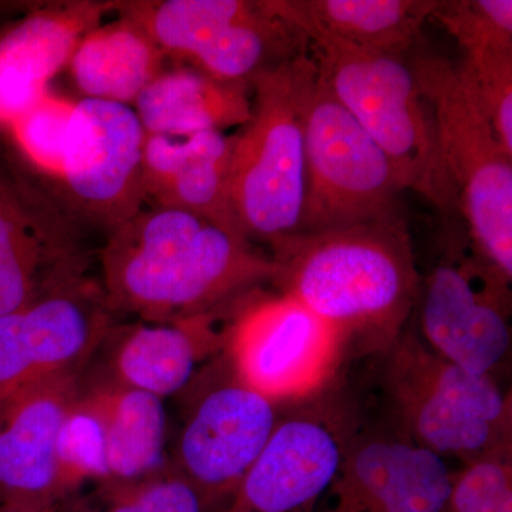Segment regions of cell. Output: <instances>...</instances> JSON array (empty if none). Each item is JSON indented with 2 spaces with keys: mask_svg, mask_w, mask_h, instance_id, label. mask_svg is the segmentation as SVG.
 Returning <instances> with one entry per match:
<instances>
[{
  "mask_svg": "<svg viewBox=\"0 0 512 512\" xmlns=\"http://www.w3.org/2000/svg\"><path fill=\"white\" fill-rule=\"evenodd\" d=\"M101 266L111 311L148 323L220 311L276 276L272 256L238 229L151 205L110 232Z\"/></svg>",
  "mask_w": 512,
  "mask_h": 512,
  "instance_id": "cell-1",
  "label": "cell"
},
{
  "mask_svg": "<svg viewBox=\"0 0 512 512\" xmlns=\"http://www.w3.org/2000/svg\"><path fill=\"white\" fill-rule=\"evenodd\" d=\"M275 284L335 330L346 350H389L419 299L402 220L296 234L271 248Z\"/></svg>",
  "mask_w": 512,
  "mask_h": 512,
  "instance_id": "cell-2",
  "label": "cell"
},
{
  "mask_svg": "<svg viewBox=\"0 0 512 512\" xmlns=\"http://www.w3.org/2000/svg\"><path fill=\"white\" fill-rule=\"evenodd\" d=\"M318 76L308 47L252 80L251 117L234 134L229 191L242 234L269 248L298 234L305 197V117Z\"/></svg>",
  "mask_w": 512,
  "mask_h": 512,
  "instance_id": "cell-3",
  "label": "cell"
},
{
  "mask_svg": "<svg viewBox=\"0 0 512 512\" xmlns=\"http://www.w3.org/2000/svg\"><path fill=\"white\" fill-rule=\"evenodd\" d=\"M319 76L389 158L403 190L423 195L441 212L460 211L441 158L436 123L407 56L309 36Z\"/></svg>",
  "mask_w": 512,
  "mask_h": 512,
  "instance_id": "cell-4",
  "label": "cell"
},
{
  "mask_svg": "<svg viewBox=\"0 0 512 512\" xmlns=\"http://www.w3.org/2000/svg\"><path fill=\"white\" fill-rule=\"evenodd\" d=\"M436 123L441 158L456 188L478 261L511 284L512 156L504 150L461 62L407 55Z\"/></svg>",
  "mask_w": 512,
  "mask_h": 512,
  "instance_id": "cell-5",
  "label": "cell"
},
{
  "mask_svg": "<svg viewBox=\"0 0 512 512\" xmlns=\"http://www.w3.org/2000/svg\"><path fill=\"white\" fill-rule=\"evenodd\" d=\"M387 353L384 387L403 436L466 464L511 454V397L493 376L461 369L404 333Z\"/></svg>",
  "mask_w": 512,
  "mask_h": 512,
  "instance_id": "cell-6",
  "label": "cell"
},
{
  "mask_svg": "<svg viewBox=\"0 0 512 512\" xmlns=\"http://www.w3.org/2000/svg\"><path fill=\"white\" fill-rule=\"evenodd\" d=\"M119 6L165 56L221 80L251 86L259 74L292 59L308 40L262 0H164Z\"/></svg>",
  "mask_w": 512,
  "mask_h": 512,
  "instance_id": "cell-7",
  "label": "cell"
},
{
  "mask_svg": "<svg viewBox=\"0 0 512 512\" xmlns=\"http://www.w3.org/2000/svg\"><path fill=\"white\" fill-rule=\"evenodd\" d=\"M392 163L316 76L305 117V197L298 234L400 221Z\"/></svg>",
  "mask_w": 512,
  "mask_h": 512,
  "instance_id": "cell-8",
  "label": "cell"
},
{
  "mask_svg": "<svg viewBox=\"0 0 512 512\" xmlns=\"http://www.w3.org/2000/svg\"><path fill=\"white\" fill-rule=\"evenodd\" d=\"M225 348L239 382L278 406L318 399L346 353L335 330L284 293L241 308Z\"/></svg>",
  "mask_w": 512,
  "mask_h": 512,
  "instance_id": "cell-9",
  "label": "cell"
},
{
  "mask_svg": "<svg viewBox=\"0 0 512 512\" xmlns=\"http://www.w3.org/2000/svg\"><path fill=\"white\" fill-rule=\"evenodd\" d=\"M146 138L133 106L74 103L57 174L74 220L110 234L143 210Z\"/></svg>",
  "mask_w": 512,
  "mask_h": 512,
  "instance_id": "cell-10",
  "label": "cell"
},
{
  "mask_svg": "<svg viewBox=\"0 0 512 512\" xmlns=\"http://www.w3.org/2000/svg\"><path fill=\"white\" fill-rule=\"evenodd\" d=\"M111 312L103 288L82 276L0 316V403L77 375L110 335Z\"/></svg>",
  "mask_w": 512,
  "mask_h": 512,
  "instance_id": "cell-11",
  "label": "cell"
},
{
  "mask_svg": "<svg viewBox=\"0 0 512 512\" xmlns=\"http://www.w3.org/2000/svg\"><path fill=\"white\" fill-rule=\"evenodd\" d=\"M355 436L342 407L315 399L292 410L220 512H312Z\"/></svg>",
  "mask_w": 512,
  "mask_h": 512,
  "instance_id": "cell-12",
  "label": "cell"
},
{
  "mask_svg": "<svg viewBox=\"0 0 512 512\" xmlns=\"http://www.w3.org/2000/svg\"><path fill=\"white\" fill-rule=\"evenodd\" d=\"M508 285L460 249L447 252L424 282L421 340L461 369L493 375L511 346Z\"/></svg>",
  "mask_w": 512,
  "mask_h": 512,
  "instance_id": "cell-13",
  "label": "cell"
},
{
  "mask_svg": "<svg viewBox=\"0 0 512 512\" xmlns=\"http://www.w3.org/2000/svg\"><path fill=\"white\" fill-rule=\"evenodd\" d=\"M76 220L0 164V316L82 278Z\"/></svg>",
  "mask_w": 512,
  "mask_h": 512,
  "instance_id": "cell-14",
  "label": "cell"
},
{
  "mask_svg": "<svg viewBox=\"0 0 512 512\" xmlns=\"http://www.w3.org/2000/svg\"><path fill=\"white\" fill-rule=\"evenodd\" d=\"M281 420L279 406L232 375L192 410L181 433V478L200 495L205 510L225 504Z\"/></svg>",
  "mask_w": 512,
  "mask_h": 512,
  "instance_id": "cell-15",
  "label": "cell"
},
{
  "mask_svg": "<svg viewBox=\"0 0 512 512\" xmlns=\"http://www.w3.org/2000/svg\"><path fill=\"white\" fill-rule=\"evenodd\" d=\"M453 476L446 458L400 431L355 436L319 512H443Z\"/></svg>",
  "mask_w": 512,
  "mask_h": 512,
  "instance_id": "cell-16",
  "label": "cell"
},
{
  "mask_svg": "<svg viewBox=\"0 0 512 512\" xmlns=\"http://www.w3.org/2000/svg\"><path fill=\"white\" fill-rule=\"evenodd\" d=\"M77 399V375H66L0 403L3 510L46 512L63 493L57 447L64 420Z\"/></svg>",
  "mask_w": 512,
  "mask_h": 512,
  "instance_id": "cell-17",
  "label": "cell"
},
{
  "mask_svg": "<svg viewBox=\"0 0 512 512\" xmlns=\"http://www.w3.org/2000/svg\"><path fill=\"white\" fill-rule=\"evenodd\" d=\"M109 8L69 3L37 12L0 40V124L12 126L49 93L50 80L72 59Z\"/></svg>",
  "mask_w": 512,
  "mask_h": 512,
  "instance_id": "cell-18",
  "label": "cell"
},
{
  "mask_svg": "<svg viewBox=\"0 0 512 512\" xmlns=\"http://www.w3.org/2000/svg\"><path fill=\"white\" fill-rule=\"evenodd\" d=\"M232 147L234 134L222 131L187 137L147 136L146 204L192 212L241 231L229 191Z\"/></svg>",
  "mask_w": 512,
  "mask_h": 512,
  "instance_id": "cell-19",
  "label": "cell"
},
{
  "mask_svg": "<svg viewBox=\"0 0 512 512\" xmlns=\"http://www.w3.org/2000/svg\"><path fill=\"white\" fill-rule=\"evenodd\" d=\"M439 0H262L268 12L303 37L407 56Z\"/></svg>",
  "mask_w": 512,
  "mask_h": 512,
  "instance_id": "cell-20",
  "label": "cell"
},
{
  "mask_svg": "<svg viewBox=\"0 0 512 512\" xmlns=\"http://www.w3.org/2000/svg\"><path fill=\"white\" fill-rule=\"evenodd\" d=\"M218 311L170 323H148L120 336L111 359L117 386L163 397L190 382L198 362L227 345L229 328L215 329Z\"/></svg>",
  "mask_w": 512,
  "mask_h": 512,
  "instance_id": "cell-21",
  "label": "cell"
},
{
  "mask_svg": "<svg viewBox=\"0 0 512 512\" xmlns=\"http://www.w3.org/2000/svg\"><path fill=\"white\" fill-rule=\"evenodd\" d=\"M241 83L221 82L194 67L160 73L134 101L147 136L187 137L244 126L251 117V99Z\"/></svg>",
  "mask_w": 512,
  "mask_h": 512,
  "instance_id": "cell-22",
  "label": "cell"
},
{
  "mask_svg": "<svg viewBox=\"0 0 512 512\" xmlns=\"http://www.w3.org/2000/svg\"><path fill=\"white\" fill-rule=\"evenodd\" d=\"M164 59L160 47L140 26L121 16L90 30L69 63L84 97L133 106L163 70Z\"/></svg>",
  "mask_w": 512,
  "mask_h": 512,
  "instance_id": "cell-23",
  "label": "cell"
},
{
  "mask_svg": "<svg viewBox=\"0 0 512 512\" xmlns=\"http://www.w3.org/2000/svg\"><path fill=\"white\" fill-rule=\"evenodd\" d=\"M80 402L96 416L103 430L109 477L134 480L161 467L167 431L163 399L111 384Z\"/></svg>",
  "mask_w": 512,
  "mask_h": 512,
  "instance_id": "cell-24",
  "label": "cell"
},
{
  "mask_svg": "<svg viewBox=\"0 0 512 512\" xmlns=\"http://www.w3.org/2000/svg\"><path fill=\"white\" fill-rule=\"evenodd\" d=\"M431 19L456 39L463 59L512 53L511 0H439Z\"/></svg>",
  "mask_w": 512,
  "mask_h": 512,
  "instance_id": "cell-25",
  "label": "cell"
},
{
  "mask_svg": "<svg viewBox=\"0 0 512 512\" xmlns=\"http://www.w3.org/2000/svg\"><path fill=\"white\" fill-rule=\"evenodd\" d=\"M443 512H512L511 454L480 458L454 474Z\"/></svg>",
  "mask_w": 512,
  "mask_h": 512,
  "instance_id": "cell-26",
  "label": "cell"
},
{
  "mask_svg": "<svg viewBox=\"0 0 512 512\" xmlns=\"http://www.w3.org/2000/svg\"><path fill=\"white\" fill-rule=\"evenodd\" d=\"M57 456L62 491L86 478H109L103 430L96 416L80 402V397L64 420Z\"/></svg>",
  "mask_w": 512,
  "mask_h": 512,
  "instance_id": "cell-27",
  "label": "cell"
},
{
  "mask_svg": "<svg viewBox=\"0 0 512 512\" xmlns=\"http://www.w3.org/2000/svg\"><path fill=\"white\" fill-rule=\"evenodd\" d=\"M74 103L62 97H43L10 128L22 153L40 170L57 177L60 157Z\"/></svg>",
  "mask_w": 512,
  "mask_h": 512,
  "instance_id": "cell-28",
  "label": "cell"
},
{
  "mask_svg": "<svg viewBox=\"0 0 512 512\" xmlns=\"http://www.w3.org/2000/svg\"><path fill=\"white\" fill-rule=\"evenodd\" d=\"M501 146L512 156V53L461 60Z\"/></svg>",
  "mask_w": 512,
  "mask_h": 512,
  "instance_id": "cell-29",
  "label": "cell"
},
{
  "mask_svg": "<svg viewBox=\"0 0 512 512\" xmlns=\"http://www.w3.org/2000/svg\"><path fill=\"white\" fill-rule=\"evenodd\" d=\"M143 512H204L200 495L180 476L130 487Z\"/></svg>",
  "mask_w": 512,
  "mask_h": 512,
  "instance_id": "cell-30",
  "label": "cell"
},
{
  "mask_svg": "<svg viewBox=\"0 0 512 512\" xmlns=\"http://www.w3.org/2000/svg\"><path fill=\"white\" fill-rule=\"evenodd\" d=\"M107 512H143L131 488H121L113 495V504Z\"/></svg>",
  "mask_w": 512,
  "mask_h": 512,
  "instance_id": "cell-31",
  "label": "cell"
},
{
  "mask_svg": "<svg viewBox=\"0 0 512 512\" xmlns=\"http://www.w3.org/2000/svg\"><path fill=\"white\" fill-rule=\"evenodd\" d=\"M0 512H13V511L3 510V508H2V510H0Z\"/></svg>",
  "mask_w": 512,
  "mask_h": 512,
  "instance_id": "cell-32",
  "label": "cell"
}]
</instances>
